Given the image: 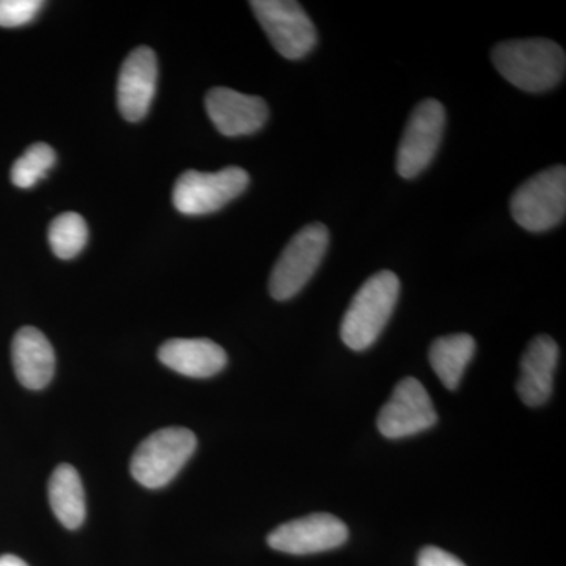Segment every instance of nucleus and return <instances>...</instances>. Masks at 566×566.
<instances>
[{"mask_svg": "<svg viewBox=\"0 0 566 566\" xmlns=\"http://www.w3.org/2000/svg\"><path fill=\"white\" fill-rule=\"evenodd\" d=\"M491 59L510 84L528 93L551 91L565 76V51L551 40L504 41L494 48Z\"/></svg>", "mask_w": 566, "mask_h": 566, "instance_id": "obj_1", "label": "nucleus"}, {"mask_svg": "<svg viewBox=\"0 0 566 566\" xmlns=\"http://www.w3.org/2000/svg\"><path fill=\"white\" fill-rule=\"evenodd\" d=\"M400 294V279L379 271L360 286L342 319L340 337L353 352H364L378 340L389 323Z\"/></svg>", "mask_w": 566, "mask_h": 566, "instance_id": "obj_2", "label": "nucleus"}, {"mask_svg": "<svg viewBox=\"0 0 566 566\" xmlns=\"http://www.w3.org/2000/svg\"><path fill=\"white\" fill-rule=\"evenodd\" d=\"M197 449V438L188 428L170 427L148 436L137 447L132 474L148 490L167 486L185 468Z\"/></svg>", "mask_w": 566, "mask_h": 566, "instance_id": "obj_3", "label": "nucleus"}, {"mask_svg": "<svg viewBox=\"0 0 566 566\" xmlns=\"http://www.w3.org/2000/svg\"><path fill=\"white\" fill-rule=\"evenodd\" d=\"M513 219L527 232L539 233L564 221L566 212V169L551 167L528 178L510 202Z\"/></svg>", "mask_w": 566, "mask_h": 566, "instance_id": "obj_4", "label": "nucleus"}, {"mask_svg": "<svg viewBox=\"0 0 566 566\" xmlns=\"http://www.w3.org/2000/svg\"><path fill=\"white\" fill-rule=\"evenodd\" d=\"M329 245V230L323 223L305 226L294 234L275 262L270 293L275 301H289L314 277Z\"/></svg>", "mask_w": 566, "mask_h": 566, "instance_id": "obj_5", "label": "nucleus"}, {"mask_svg": "<svg viewBox=\"0 0 566 566\" xmlns=\"http://www.w3.org/2000/svg\"><path fill=\"white\" fill-rule=\"evenodd\" d=\"M249 6L282 57L300 61L316 46L315 24L301 3L293 0H252Z\"/></svg>", "mask_w": 566, "mask_h": 566, "instance_id": "obj_6", "label": "nucleus"}, {"mask_svg": "<svg viewBox=\"0 0 566 566\" xmlns=\"http://www.w3.org/2000/svg\"><path fill=\"white\" fill-rule=\"evenodd\" d=\"M249 186V175L241 167H226L219 172L188 170L174 188V205L186 216L211 214L241 196Z\"/></svg>", "mask_w": 566, "mask_h": 566, "instance_id": "obj_7", "label": "nucleus"}, {"mask_svg": "<svg viewBox=\"0 0 566 566\" xmlns=\"http://www.w3.org/2000/svg\"><path fill=\"white\" fill-rule=\"evenodd\" d=\"M446 109L436 99H424L412 112L397 151V172L406 180L423 172L441 145Z\"/></svg>", "mask_w": 566, "mask_h": 566, "instance_id": "obj_8", "label": "nucleus"}, {"mask_svg": "<svg viewBox=\"0 0 566 566\" xmlns=\"http://www.w3.org/2000/svg\"><path fill=\"white\" fill-rule=\"evenodd\" d=\"M436 422L433 401L422 382L405 378L395 386L389 401L382 406L378 430L387 439H403L430 430Z\"/></svg>", "mask_w": 566, "mask_h": 566, "instance_id": "obj_9", "label": "nucleus"}, {"mask_svg": "<svg viewBox=\"0 0 566 566\" xmlns=\"http://www.w3.org/2000/svg\"><path fill=\"white\" fill-rule=\"evenodd\" d=\"M346 539L348 527L344 521L329 513H314L274 528L268 535V545L279 553L308 556L340 547Z\"/></svg>", "mask_w": 566, "mask_h": 566, "instance_id": "obj_10", "label": "nucleus"}, {"mask_svg": "<svg viewBox=\"0 0 566 566\" xmlns=\"http://www.w3.org/2000/svg\"><path fill=\"white\" fill-rule=\"evenodd\" d=\"M205 106L212 125L227 137L249 136L260 132L270 117V109L263 98L244 95L232 88H212L208 92Z\"/></svg>", "mask_w": 566, "mask_h": 566, "instance_id": "obj_11", "label": "nucleus"}, {"mask_svg": "<svg viewBox=\"0 0 566 566\" xmlns=\"http://www.w3.org/2000/svg\"><path fill=\"white\" fill-rule=\"evenodd\" d=\"M158 81L156 54L147 46L136 48L123 62L118 76L117 102L123 117L140 122L150 111Z\"/></svg>", "mask_w": 566, "mask_h": 566, "instance_id": "obj_12", "label": "nucleus"}, {"mask_svg": "<svg viewBox=\"0 0 566 566\" xmlns=\"http://www.w3.org/2000/svg\"><path fill=\"white\" fill-rule=\"evenodd\" d=\"M558 363V346L549 335H538L528 344L517 379V394L531 408L545 405L553 394L554 374Z\"/></svg>", "mask_w": 566, "mask_h": 566, "instance_id": "obj_13", "label": "nucleus"}, {"mask_svg": "<svg viewBox=\"0 0 566 566\" xmlns=\"http://www.w3.org/2000/svg\"><path fill=\"white\" fill-rule=\"evenodd\" d=\"M11 359L22 386L40 390L50 385L55 370V354L41 331L31 326L18 331L11 344Z\"/></svg>", "mask_w": 566, "mask_h": 566, "instance_id": "obj_14", "label": "nucleus"}, {"mask_svg": "<svg viewBox=\"0 0 566 566\" xmlns=\"http://www.w3.org/2000/svg\"><path fill=\"white\" fill-rule=\"evenodd\" d=\"M158 357L170 370L189 378H211L227 365L222 346L208 338H172L159 348Z\"/></svg>", "mask_w": 566, "mask_h": 566, "instance_id": "obj_15", "label": "nucleus"}, {"mask_svg": "<svg viewBox=\"0 0 566 566\" xmlns=\"http://www.w3.org/2000/svg\"><path fill=\"white\" fill-rule=\"evenodd\" d=\"M48 494L52 512L63 526L74 531L84 524L87 515L84 486L73 465L61 464L52 472Z\"/></svg>", "mask_w": 566, "mask_h": 566, "instance_id": "obj_16", "label": "nucleus"}, {"mask_svg": "<svg viewBox=\"0 0 566 566\" xmlns=\"http://www.w3.org/2000/svg\"><path fill=\"white\" fill-rule=\"evenodd\" d=\"M475 354V340L469 334L446 335L430 346V364L442 385L455 390Z\"/></svg>", "mask_w": 566, "mask_h": 566, "instance_id": "obj_17", "label": "nucleus"}, {"mask_svg": "<svg viewBox=\"0 0 566 566\" xmlns=\"http://www.w3.org/2000/svg\"><path fill=\"white\" fill-rule=\"evenodd\" d=\"M50 244L52 252L62 260L80 255L88 240L87 223L77 212H63L50 226Z\"/></svg>", "mask_w": 566, "mask_h": 566, "instance_id": "obj_18", "label": "nucleus"}, {"mask_svg": "<svg viewBox=\"0 0 566 566\" xmlns=\"http://www.w3.org/2000/svg\"><path fill=\"white\" fill-rule=\"evenodd\" d=\"M55 164V151L50 145L39 142L25 150L11 167V181L21 189H29L43 180Z\"/></svg>", "mask_w": 566, "mask_h": 566, "instance_id": "obj_19", "label": "nucleus"}, {"mask_svg": "<svg viewBox=\"0 0 566 566\" xmlns=\"http://www.w3.org/2000/svg\"><path fill=\"white\" fill-rule=\"evenodd\" d=\"M40 0H0V28H21L29 24L43 9Z\"/></svg>", "mask_w": 566, "mask_h": 566, "instance_id": "obj_20", "label": "nucleus"}, {"mask_svg": "<svg viewBox=\"0 0 566 566\" xmlns=\"http://www.w3.org/2000/svg\"><path fill=\"white\" fill-rule=\"evenodd\" d=\"M417 566H465L460 558L447 553L441 547L427 546L420 551Z\"/></svg>", "mask_w": 566, "mask_h": 566, "instance_id": "obj_21", "label": "nucleus"}, {"mask_svg": "<svg viewBox=\"0 0 566 566\" xmlns=\"http://www.w3.org/2000/svg\"><path fill=\"white\" fill-rule=\"evenodd\" d=\"M0 566H29L25 564L22 558L17 556H11V554H7V556L0 557Z\"/></svg>", "mask_w": 566, "mask_h": 566, "instance_id": "obj_22", "label": "nucleus"}]
</instances>
